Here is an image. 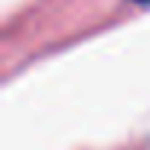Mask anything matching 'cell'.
I'll use <instances>...</instances> for the list:
<instances>
[{
    "label": "cell",
    "mask_w": 150,
    "mask_h": 150,
    "mask_svg": "<svg viewBox=\"0 0 150 150\" xmlns=\"http://www.w3.org/2000/svg\"><path fill=\"white\" fill-rule=\"evenodd\" d=\"M135 3H147V0H135Z\"/></svg>",
    "instance_id": "6da1fadb"
}]
</instances>
